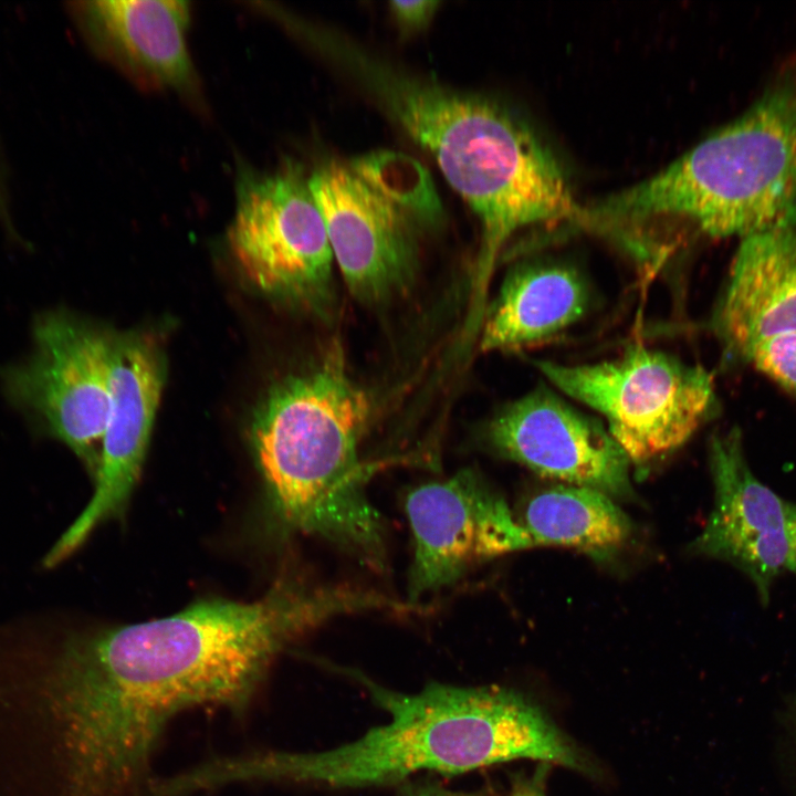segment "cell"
I'll return each instance as SVG.
<instances>
[{"label":"cell","mask_w":796,"mask_h":796,"mask_svg":"<svg viewBox=\"0 0 796 796\" xmlns=\"http://www.w3.org/2000/svg\"><path fill=\"white\" fill-rule=\"evenodd\" d=\"M317 48L337 62L436 161L476 216V298L504 244L520 230L578 222L583 206L538 135L503 104L402 70L331 31Z\"/></svg>","instance_id":"obj_1"},{"label":"cell","mask_w":796,"mask_h":796,"mask_svg":"<svg viewBox=\"0 0 796 796\" xmlns=\"http://www.w3.org/2000/svg\"><path fill=\"white\" fill-rule=\"evenodd\" d=\"M353 675L387 711L389 722L327 751L223 756L217 768L220 782L358 787L398 782L420 771L459 774L515 758L587 768L555 725L513 690L431 683L406 694Z\"/></svg>","instance_id":"obj_2"},{"label":"cell","mask_w":796,"mask_h":796,"mask_svg":"<svg viewBox=\"0 0 796 796\" xmlns=\"http://www.w3.org/2000/svg\"><path fill=\"white\" fill-rule=\"evenodd\" d=\"M369 415L368 396L335 349L269 392L251 422L250 441L277 533L316 536L381 572L386 527L367 492L381 464L360 455Z\"/></svg>","instance_id":"obj_3"},{"label":"cell","mask_w":796,"mask_h":796,"mask_svg":"<svg viewBox=\"0 0 796 796\" xmlns=\"http://www.w3.org/2000/svg\"><path fill=\"white\" fill-rule=\"evenodd\" d=\"M590 211L604 227L639 242L663 221L713 238L795 228L796 62L741 116Z\"/></svg>","instance_id":"obj_4"},{"label":"cell","mask_w":796,"mask_h":796,"mask_svg":"<svg viewBox=\"0 0 796 796\" xmlns=\"http://www.w3.org/2000/svg\"><path fill=\"white\" fill-rule=\"evenodd\" d=\"M558 390L596 411L639 476L681 448L712 417V375L662 350L635 345L593 364L538 360Z\"/></svg>","instance_id":"obj_5"},{"label":"cell","mask_w":796,"mask_h":796,"mask_svg":"<svg viewBox=\"0 0 796 796\" xmlns=\"http://www.w3.org/2000/svg\"><path fill=\"white\" fill-rule=\"evenodd\" d=\"M32 336L30 356L1 373L6 398L94 479L111 407L113 336L62 310L36 316Z\"/></svg>","instance_id":"obj_6"},{"label":"cell","mask_w":796,"mask_h":796,"mask_svg":"<svg viewBox=\"0 0 796 796\" xmlns=\"http://www.w3.org/2000/svg\"><path fill=\"white\" fill-rule=\"evenodd\" d=\"M226 240L240 273L259 292L315 307L328 303L334 255L300 168L241 172Z\"/></svg>","instance_id":"obj_7"},{"label":"cell","mask_w":796,"mask_h":796,"mask_svg":"<svg viewBox=\"0 0 796 796\" xmlns=\"http://www.w3.org/2000/svg\"><path fill=\"white\" fill-rule=\"evenodd\" d=\"M405 507L413 540L411 604L455 584L483 562L533 548L505 500L473 470L412 489Z\"/></svg>","instance_id":"obj_8"},{"label":"cell","mask_w":796,"mask_h":796,"mask_svg":"<svg viewBox=\"0 0 796 796\" xmlns=\"http://www.w3.org/2000/svg\"><path fill=\"white\" fill-rule=\"evenodd\" d=\"M165 383V360L154 338L129 333L112 338L111 407L94 492L43 557L53 568L102 524L122 519L139 479Z\"/></svg>","instance_id":"obj_9"},{"label":"cell","mask_w":796,"mask_h":796,"mask_svg":"<svg viewBox=\"0 0 796 796\" xmlns=\"http://www.w3.org/2000/svg\"><path fill=\"white\" fill-rule=\"evenodd\" d=\"M307 179L352 293L375 302L401 289L412 269L415 216L349 160H326Z\"/></svg>","instance_id":"obj_10"},{"label":"cell","mask_w":796,"mask_h":796,"mask_svg":"<svg viewBox=\"0 0 796 796\" xmlns=\"http://www.w3.org/2000/svg\"><path fill=\"white\" fill-rule=\"evenodd\" d=\"M486 439L498 454L538 475L612 499L632 493L630 461L603 421L546 387L504 407L489 423Z\"/></svg>","instance_id":"obj_11"},{"label":"cell","mask_w":796,"mask_h":796,"mask_svg":"<svg viewBox=\"0 0 796 796\" xmlns=\"http://www.w3.org/2000/svg\"><path fill=\"white\" fill-rule=\"evenodd\" d=\"M708 455L714 504L691 549L739 567L766 603L786 568L784 502L750 470L739 428L712 434Z\"/></svg>","instance_id":"obj_12"},{"label":"cell","mask_w":796,"mask_h":796,"mask_svg":"<svg viewBox=\"0 0 796 796\" xmlns=\"http://www.w3.org/2000/svg\"><path fill=\"white\" fill-rule=\"evenodd\" d=\"M711 327L725 358L743 362L756 343L796 332V227L742 238Z\"/></svg>","instance_id":"obj_13"},{"label":"cell","mask_w":796,"mask_h":796,"mask_svg":"<svg viewBox=\"0 0 796 796\" xmlns=\"http://www.w3.org/2000/svg\"><path fill=\"white\" fill-rule=\"evenodd\" d=\"M100 53L142 84L192 92L190 9L180 0H92L75 8Z\"/></svg>","instance_id":"obj_14"},{"label":"cell","mask_w":796,"mask_h":796,"mask_svg":"<svg viewBox=\"0 0 796 796\" xmlns=\"http://www.w3.org/2000/svg\"><path fill=\"white\" fill-rule=\"evenodd\" d=\"M590 304L578 269L561 261L514 268L486 314L481 349L517 350L547 343L579 322Z\"/></svg>","instance_id":"obj_15"},{"label":"cell","mask_w":796,"mask_h":796,"mask_svg":"<svg viewBox=\"0 0 796 796\" xmlns=\"http://www.w3.org/2000/svg\"><path fill=\"white\" fill-rule=\"evenodd\" d=\"M517 519L532 547H568L600 559L617 553L632 534L629 517L612 498L582 486L544 490Z\"/></svg>","instance_id":"obj_16"},{"label":"cell","mask_w":796,"mask_h":796,"mask_svg":"<svg viewBox=\"0 0 796 796\" xmlns=\"http://www.w3.org/2000/svg\"><path fill=\"white\" fill-rule=\"evenodd\" d=\"M746 363L785 390L796 394V332L765 338L748 352Z\"/></svg>","instance_id":"obj_17"},{"label":"cell","mask_w":796,"mask_h":796,"mask_svg":"<svg viewBox=\"0 0 796 796\" xmlns=\"http://www.w3.org/2000/svg\"><path fill=\"white\" fill-rule=\"evenodd\" d=\"M439 4L436 0H395L389 2V9L402 30L415 32L428 25Z\"/></svg>","instance_id":"obj_18"},{"label":"cell","mask_w":796,"mask_h":796,"mask_svg":"<svg viewBox=\"0 0 796 796\" xmlns=\"http://www.w3.org/2000/svg\"><path fill=\"white\" fill-rule=\"evenodd\" d=\"M785 524L787 540L786 568L796 574V503H785Z\"/></svg>","instance_id":"obj_19"},{"label":"cell","mask_w":796,"mask_h":796,"mask_svg":"<svg viewBox=\"0 0 796 796\" xmlns=\"http://www.w3.org/2000/svg\"><path fill=\"white\" fill-rule=\"evenodd\" d=\"M397 796H479L478 794H469L461 792H452L437 786H408L404 788Z\"/></svg>","instance_id":"obj_20"},{"label":"cell","mask_w":796,"mask_h":796,"mask_svg":"<svg viewBox=\"0 0 796 796\" xmlns=\"http://www.w3.org/2000/svg\"><path fill=\"white\" fill-rule=\"evenodd\" d=\"M543 778L544 775L538 772L533 778L516 786L512 796H545Z\"/></svg>","instance_id":"obj_21"}]
</instances>
